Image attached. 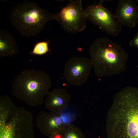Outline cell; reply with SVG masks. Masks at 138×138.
I'll list each match as a JSON object with an SVG mask.
<instances>
[{"instance_id":"10","label":"cell","mask_w":138,"mask_h":138,"mask_svg":"<svg viewBox=\"0 0 138 138\" xmlns=\"http://www.w3.org/2000/svg\"><path fill=\"white\" fill-rule=\"evenodd\" d=\"M0 138H34L32 126L15 121L0 123Z\"/></svg>"},{"instance_id":"9","label":"cell","mask_w":138,"mask_h":138,"mask_svg":"<svg viewBox=\"0 0 138 138\" xmlns=\"http://www.w3.org/2000/svg\"><path fill=\"white\" fill-rule=\"evenodd\" d=\"M114 15L122 26L134 28L138 22V6L133 0H120Z\"/></svg>"},{"instance_id":"1","label":"cell","mask_w":138,"mask_h":138,"mask_svg":"<svg viewBox=\"0 0 138 138\" xmlns=\"http://www.w3.org/2000/svg\"><path fill=\"white\" fill-rule=\"evenodd\" d=\"M106 126L107 138H138V87L127 86L116 94Z\"/></svg>"},{"instance_id":"6","label":"cell","mask_w":138,"mask_h":138,"mask_svg":"<svg viewBox=\"0 0 138 138\" xmlns=\"http://www.w3.org/2000/svg\"><path fill=\"white\" fill-rule=\"evenodd\" d=\"M103 0L97 4L88 6L85 9L88 20L103 32L117 36L121 30L122 25L112 13L103 5Z\"/></svg>"},{"instance_id":"4","label":"cell","mask_w":138,"mask_h":138,"mask_svg":"<svg viewBox=\"0 0 138 138\" xmlns=\"http://www.w3.org/2000/svg\"><path fill=\"white\" fill-rule=\"evenodd\" d=\"M9 16L12 25L21 35L28 37L38 34L47 22L56 19L55 13L40 7L35 2L27 1L16 5Z\"/></svg>"},{"instance_id":"5","label":"cell","mask_w":138,"mask_h":138,"mask_svg":"<svg viewBox=\"0 0 138 138\" xmlns=\"http://www.w3.org/2000/svg\"><path fill=\"white\" fill-rule=\"evenodd\" d=\"M55 15V20L68 33L81 32L86 28L88 19L81 0L70 1L68 4Z\"/></svg>"},{"instance_id":"2","label":"cell","mask_w":138,"mask_h":138,"mask_svg":"<svg viewBox=\"0 0 138 138\" xmlns=\"http://www.w3.org/2000/svg\"><path fill=\"white\" fill-rule=\"evenodd\" d=\"M89 51L94 72L98 77L119 74L125 71L128 53L109 38H97L90 46Z\"/></svg>"},{"instance_id":"7","label":"cell","mask_w":138,"mask_h":138,"mask_svg":"<svg viewBox=\"0 0 138 138\" xmlns=\"http://www.w3.org/2000/svg\"><path fill=\"white\" fill-rule=\"evenodd\" d=\"M92 66L90 60L83 57H73L65 65L64 77L71 84L81 85L88 79Z\"/></svg>"},{"instance_id":"12","label":"cell","mask_w":138,"mask_h":138,"mask_svg":"<svg viewBox=\"0 0 138 138\" xmlns=\"http://www.w3.org/2000/svg\"><path fill=\"white\" fill-rule=\"evenodd\" d=\"M15 39L12 33L4 29L0 30V58L11 57L19 54Z\"/></svg>"},{"instance_id":"15","label":"cell","mask_w":138,"mask_h":138,"mask_svg":"<svg viewBox=\"0 0 138 138\" xmlns=\"http://www.w3.org/2000/svg\"><path fill=\"white\" fill-rule=\"evenodd\" d=\"M129 45L131 47H135L138 49V32L130 41Z\"/></svg>"},{"instance_id":"16","label":"cell","mask_w":138,"mask_h":138,"mask_svg":"<svg viewBox=\"0 0 138 138\" xmlns=\"http://www.w3.org/2000/svg\"><path fill=\"white\" fill-rule=\"evenodd\" d=\"M136 2L137 3V5L138 6V0H136Z\"/></svg>"},{"instance_id":"8","label":"cell","mask_w":138,"mask_h":138,"mask_svg":"<svg viewBox=\"0 0 138 138\" xmlns=\"http://www.w3.org/2000/svg\"><path fill=\"white\" fill-rule=\"evenodd\" d=\"M37 124L41 132L49 138H52L66 124L60 113L50 112H42L37 118Z\"/></svg>"},{"instance_id":"3","label":"cell","mask_w":138,"mask_h":138,"mask_svg":"<svg viewBox=\"0 0 138 138\" xmlns=\"http://www.w3.org/2000/svg\"><path fill=\"white\" fill-rule=\"evenodd\" d=\"M52 86L51 79L45 72L25 69L16 76L12 93L17 98L32 106L42 104Z\"/></svg>"},{"instance_id":"14","label":"cell","mask_w":138,"mask_h":138,"mask_svg":"<svg viewBox=\"0 0 138 138\" xmlns=\"http://www.w3.org/2000/svg\"><path fill=\"white\" fill-rule=\"evenodd\" d=\"M48 43L46 42H40L36 43L31 52L32 54L41 55L49 51Z\"/></svg>"},{"instance_id":"11","label":"cell","mask_w":138,"mask_h":138,"mask_svg":"<svg viewBox=\"0 0 138 138\" xmlns=\"http://www.w3.org/2000/svg\"><path fill=\"white\" fill-rule=\"evenodd\" d=\"M70 99V96L66 90L55 89L47 96L44 101L46 108L50 112L60 113L67 108Z\"/></svg>"},{"instance_id":"13","label":"cell","mask_w":138,"mask_h":138,"mask_svg":"<svg viewBox=\"0 0 138 138\" xmlns=\"http://www.w3.org/2000/svg\"><path fill=\"white\" fill-rule=\"evenodd\" d=\"M60 133L61 138H86L81 130L72 124H66Z\"/></svg>"}]
</instances>
